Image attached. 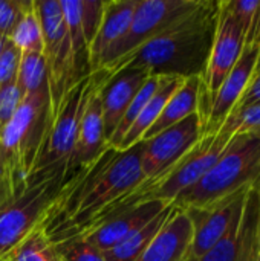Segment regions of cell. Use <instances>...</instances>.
<instances>
[{
  "label": "cell",
  "mask_w": 260,
  "mask_h": 261,
  "mask_svg": "<svg viewBox=\"0 0 260 261\" xmlns=\"http://www.w3.org/2000/svg\"><path fill=\"white\" fill-rule=\"evenodd\" d=\"M260 177V133L233 135L218 162L173 202L181 210L213 205L241 190L251 188Z\"/></svg>",
  "instance_id": "cell-4"
},
{
  "label": "cell",
  "mask_w": 260,
  "mask_h": 261,
  "mask_svg": "<svg viewBox=\"0 0 260 261\" xmlns=\"http://www.w3.org/2000/svg\"><path fill=\"white\" fill-rule=\"evenodd\" d=\"M172 203L162 200L144 202L129 211H124L123 214L110 219L109 222L100 225L98 228L80 237H86L92 246H95L101 252H106L113 246H116L130 234L136 232L138 229L150 223L156 216H159Z\"/></svg>",
  "instance_id": "cell-18"
},
{
  "label": "cell",
  "mask_w": 260,
  "mask_h": 261,
  "mask_svg": "<svg viewBox=\"0 0 260 261\" xmlns=\"http://www.w3.org/2000/svg\"><path fill=\"white\" fill-rule=\"evenodd\" d=\"M34 5L43 32V57L48 70L52 122L63 96L72 87L70 41L60 0H38Z\"/></svg>",
  "instance_id": "cell-7"
},
{
  "label": "cell",
  "mask_w": 260,
  "mask_h": 261,
  "mask_svg": "<svg viewBox=\"0 0 260 261\" xmlns=\"http://www.w3.org/2000/svg\"><path fill=\"white\" fill-rule=\"evenodd\" d=\"M9 40L21 52H37L43 54V32L38 14L35 11L34 0H26L25 12L12 31Z\"/></svg>",
  "instance_id": "cell-22"
},
{
  "label": "cell",
  "mask_w": 260,
  "mask_h": 261,
  "mask_svg": "<svg viewBox=\"0 0 260 261\" xmlns=\"http://www.w3.org/2000/svg\"><path fill=\"white\" fill-rule=\"evenodd\" d=\"M17 86L23 95L40 92L48 86V70H46V60L43 54L37 52H21L18 75H17Z\"/></svg>",
  "instance_id": "cell-24"
},
{
  "label": "cell",
  "mask_w": 260,
  "mask_h": 261,
  "mask_svg": "<svg viewBox=\"0 0 260 261\" xmlns=\"http://www.w3.org/2000/svg\"><path fill=\"white\" fill-rule=\"evenodd\" d=\"M225 5H227L228 11L231 12L233 18L238 21V24L244 29V32L247 35L253 24V20L257 14L260 0H225Z\"/></svg>",
  "instance_id": "cell-31"
},
{
  "label": "cell",
  "mask_w": 260,
  "mask_h": 261,
  "mask_svg": "<svg viewBox=\"0 0 260 261\" xmlns=\"http://www.w3.org/2000/svg\"><path fill=\"white\" fill-rule=\"evenodd\" d=\"M221 128L231 135L260 133V104L231 113Z\"/></svg>",
  "instance_id": "cell-27"
},
{
  "label": "cell",
  "mask_w": 260,
  "mask_h": 261,
  "mask_svg": "<svg viewBox=\"0 0 260 261\" xmlns=\"http://www.w3.org/2000/svg\"><path fill=\"white\" fill-rule=\"evenodd\" d=\"M0 261H9V260H6V258H3V260H0Z\"/></svg>",
  "instance_id": "cell-38"
},
{
  "label": "cell",
  "mask_w": 260,
  "mask_h": 261,
  "mask_svg": "<svg viewBox=\"0 0 260 261\" xmlns=\"http://www.w3.org/2000/svg\"><path fill=\"white\" fill-rule=\"evenodd\" d=\"M104 2L106 0H80L83 34L89 46L100 29L104 14Z\"/></svg>",
  "instance_id": "cell-28"
},
{
  "label": "cell",
  "mask_w": 260,
  "mask_h": 261,
  "mask_svg": "<svg viewBox=\"0 0 260 261\" xmlns=\"http://www.w3.org/2000/svg\"><path fill=\"white\" fill-rule=\"evenodd\" d=\"M175 205L172 203L169 208H166L159 216H156L150 223L138 229L136 232L130 234L126 237L123 242H120L116 246L112 249L103 252L104 260L106 261H135L143 252L144 249L150 245V242L155 239V236L159 232L166 220L169 219L170 213L173 211Z\"/></svg>",
  "instance_id": "cell-21"
},
{
  "label": "cell",
  "mask_w": 260,
  "mask_h": 261,
  "mask_svg": "<svg viewBox=\"0 0 260 261\" xmlns=\"http://www.w3.org/2000/svg\"><path fill=\"white\" fill-rule=\"evenodd\" d=\"M182 83H184V80L178 78V76H162L158 90L155 92L152 99L147 102L144 110L138 115V118L135 119V122L129 128V132L126 133V136L123 138V141L118 147V151L129 150L130 147H133L143 141L144 135L150 130V127L159 118V115L164 110L170 96L179 89V86Z\"/></svg>",
  "instance_id": "cell-20"
},
{
  "label": "cell",
  "mask_w": 260,
  "mask_h": 261,
  "mask_svg": "<svg viewBox=\"0 0 260 261\" xmlns=\"http://www.w3.org/2000/svg\"><path fill=\"white\" fill-rule=\"evenodd\" d=\"M218 2L201 5L146 41L126 64L143 66L150 76H201L205 72L216 29Z\"/></svg>",
  "instance_id": "cell-2"
},
{
  "label": "cell",
  "mask_w": 260,
  "mask_h": 261,
  "mask_svg": "<svg viewBox=\"0 0 260 261\" xmlns=\"http://www.w3.org/2000/svg\"><path fill=\"white\" fill-rule=\"evenodd\" d=\"M253 188H254V190L257 191V194H259V200H260V177L257 179V182H256V184L253 185Z\"/></svg>",
  "instance_id": "cell-36"
},
{
  "label": "cell",
  "mask_w": 260,
  "mask_h": 261,
  "mask_svg": "<svg viewBox=\"0 0 260 261\" xmlns=\"http://www.w3.org/2000/svg\"><path fill=\"white\" fill-rule=\"evenodd\" d=\"M138 0H106L100 29L89 46L92 73L98 72L110 52L127 35Z\"/></svg>",
  "instance_id": "cell-16"
},
{
  "label": "cell",
  "mask_w": 260,
  "mask_h": 261,
  "mask_svg": "<svg viewBox=\"0 0 260 261\" xmlns=\"http://www.w3.org/2000/svg\"><path fill=\"white\" fill-rule=\"evenodd\" d=\"M260 47L257 46H245L242 50V55L233 70L228 73V76L221 84L219 90L216 92L213 102L210 106L205 124H204V135L207 133H216L225 119L230 116L233 109L236 107L241 96L248 89L253 76L254 69L257 63Z\"/></svg>",
  "instance_id": "cell-15"
},
{
  "label": "cell",
  "mask_w": 260,
  "mask_h": 261,
  "mask_svg": "<svg viewBox=\"0 0 260 261\" xmlns=\"http://www.w3.org/2000/svg\"><path fill=\"white\" fill-rule=\"evenodd\" d=\"M95 78V86L89 96V102L83 113L78 136L72 154L67 159L64 171V185L69 184L84 167L97 161L104 150L109 147L104 138V122H103V107H101V84L106 81L101 72L92 73Z\"/></svg>",
  "instance_id": "cell-13"
},
{
  "label": "cell",
  "mask_w": 260,
  "mask_h": 261,
  "mask_svg": "<svg viewBox=\"0 0 260 261\" xmlns=\"http://www.w3.org/2000/svg\"><path fill=\"white\" fill-rule=\"evenodd\" d=\"M257 261H260V255H259V258H257Z\"/></svg>",
  "instance_id": "cell-39"
},
{
  "label": "cell",
  "mask_w": 260,
  "mask_h": 261,
  "mask_svg": "<svg viewBox=\"0 0 260 261\" xmlns=\"http://www.w3.org/2000/svg\"><path fill=\"white\" fill-rule=\"evenodd\" d=\"M193 225L188 214L175 206L169 219L135 261H188Z\"/></svg>",
  "instance_id": "cell-17"
},
{
  "label": "cell",
  "mask_w": 260,
  "mask_h": 261,
  "mask_svg": "<svg viewBox=\"0 0 260 261\" xmlns=\"http://www.w3.org/2000/svg\"><path fill=\"white\" fill-rule=\"evenodd\" d=\"M93 86L95 78L93 75H89L66 92L48 128L31 174L54 165L67 164V159L75 147L80 122Z\"/></svg>",
  "instance_id": "cell-8"
},
{
  "label": "cell",
  "mask_w": 260,
  "mask_h": 261,
  "mask_svg": "<svg viewBox=\"0 0 260 261\" xmlns=\"http://www.w3.org/2000/svg\"><path fill=\"white\" fill-rule=\"evenodd\" d=\"M141 153V142L124 151L107 147L66 184L40 225L49 240L57 245L84 236L112 203L138 187L144 180Z\"/></svg>",
  "instance_id": "cell-1"
},
{
  "label": "cell",
  "mask_w": 260,
  "mask_h": 261,
  "mask_svg": "<svg viewBox=\"0 0 260 261\" xmlns=\"http://www.w3.org/2000/svg\"><path fill=\"white\" fill-rule=\"evenodd\" d=\"M245 37L247 35L244 29L238 24V21L233 18L231 12L228 11L225 0L218 2L213 44L208 55L205 72L201 78L202 84H201L198 115L201 118L202 130L216 92L219 90L221 84L233 70V67L236 66V63L242 55V50L245 47Z\"/></svg>",
  "instance_id": "cell-9"
},
{
  "label": "cell",
  "mask_w": 260,
  "mask_h": 261,
  "mask_svg": "<svg viewBox=\"0 0 260 261\" xmlns=\"http://www.w3.org/2000/svg\"><path fill=\"white\" fill-rule=\"evenodd\" d=\"M21 99H23V95L17 83L8 84L3 89H0V132L12 119Z\"/></svg>",
  "instance_id": "cell-32"
},
{
  "label": "cell",
  "mask_w": 260,
  "mask_h": 261,
  "mask_svg": "<svg viewBox=\"0 0 260 261\" xmlns=\"http://www.w3.org/2000/svg\"><path fill=\"white\" fill-rule=\"evenodd\" d=\"M66 165H54L29 176L26 190L0 210V260L37 226L64 188Z\"/></svg>",
  "instance_id": "cell-5"
},
{
  "label": "cell",
  "mask_w": 260,
  "mask_h": 261,
  "mask_svg": "<svg viewBox=\"0 0 260 261\" xmlns=\"http://www.w3.org/2000/svg\"><path fill=\"white\" fill-rule=\"evenodd\" d=\"M49 125L51 96L46 87L26 95L12 119L0 132V170L12 200L28 187Z\"/></svg>",
  "instance_id": "cell-3"
},
{
  "label": "cell",
  "mask_w": 260,
  "mask_h": 261,
  "mask_svg": "<svg viewBox=\"0 0 260 261\" xmlns=\"http://www.w3.org/2000/svg\"><path fill=\"white\" fill-rule=\"evenodd\" d=\"M245 46H257V47H260V6L254 20H253V24H251V28H250V31L247 34Z\"/></svg>",
  "instance_id": "cell-34"
},
{
  "label": "cell",
  "mask_w": 260,
  "mask_h": 261,
  "mask_svg": "<svg viewBox=\"0 0 260 261\" xmlns=\"http://www.w3.org/2000/svg\"><path fill=\"white\" fill-rule=\"evenodd\" d=\"M251 188L241 190L204 208L184 210L188 214L192 225H193V242H192L188 261L201 258L242 217L247 196Z\"/></svg>",
  "instance_id": "cell-11"
},
{
  "label": "cell",
  "mask_w": 260,
  "mask_h": 261,
  "mask_svg": "<svg viewBox=\"0 0 260 261\" xmlns=\"http://www.w3.org/2000/svg\"><path fill=\"white\" fill-rule=\"evenodd\" d=\"M61 261H106L101 251L89 243L86 237H74L55 245Z\"/></svg>",
  "instance_id": "cell-26"
},
{
  "label": "cell",
  "mask_w": 260,
  "mask_h": 261,
  "mask_svg": "<svg viewBox=\"0 0 260 261\" xmlns=\"http://www.w3.org/2000/svg\"><path fill=\"white\" fill-rule=\"evenodd\" d=\"M3 43H5V37L0 35V52H2V47H3Z\"/></svg>",
  "instance_id": "cell-37"
},
{
  "label": "cell",
  "mask_w": 260,
  "mask_h": 261,
  "mask_svg": "<svg viewBox=\"0 0 260 261\" xmlns=\"http://www.w3.org/2000/svg\"><path fill=\"white\" fill-rule=\"evenodd\" d=\"M26 0H0V35L9 38L25 12Z\"/></svg>",
  "instance_id": "cell-30"
},
{
  "label": "cell",
  "mask_w": 260,
  "mask_h": 261,
  "mask_svg": "<svg viewBox=\"0 0 260 261\" xmlns=\"http://www.w3.org/2000/svg\"><path fill=\"white\" fill-rule=\"evenodd\" d=\"M260 255V200L248 191L242 217L201 258L195 261H257Z\"/></svg>",
  "instance_id": "cell-12"
},
{
  "label": "cell",
  "mask_w": 260,
  "mask_h": 261,
  "mask_svg": "<svg viewBox=\"0 0 260 261\" xmlns=\"http://www.w3.org/2000/svg\"><path fill=\"white\" fill-rule=\"evenodd\" d=\"M202 136L204 130L196 112L156 136L141 141V171L144 180L155 179L169 171L201 141Z\"/></svg>",
  "instance_id": "cell-10"
},
{
  "label": "cell",
  "mask_w": 260,
  "mask_h": 261,
  "mask_svg": "<svg viewBox=\"0 0 260 261\" xmlns=\"http://www.w3.org/2000/svg\"><path fill=\"white\" fill-rule=\"evenodd\" d=\"M202 0H138L127 35L110 52L98 70L104 80L123 69L129 58L150 38L162 32L176 20L195 11Z\"/></svg>",
  "instance_id": "cell-6"
},
{
  "label": "cell",
  "mask_w": 260,
  "mask_h": 261,
  "mask_svg": "<svg viewBox=\"0 0 260 261\" xmlns=\"http://www.w3.org/2000/svg\"><path fill=\"white\" fill-rule=\"evenodd\" d=\"M20 58L21 50L9 38H5L0 52V89H3L8 84L17 83Z\"/></svg>",
  "instance_id": "cell-29"
},
{
  "label": "cell",
  "mask_w": 260,
  "mask_h": 261,
  "mask_svg": "<svg viewBox=\"0 0 260 261\" xmlns=\"http://www.w3.org/2000/svg\"><path fill=\"white\" fill-rule=\"evenodd\" d=\"M9 261H61L55 245L44 234L41 226H37L28 234L6 257Z\"/></svg>",
  "instance_id": "cell-23"
},
{
  "label": "cell",
  "mask_w": 260,
  "mask_h": 261,
  "mask_svg": "<svg viewBox=\"0 0 260 261\" xmlns=\"http://www.w3.org/2000/svg\"><path fill=\"white\" fill-rule=\"evenodd\" d=\"M149 76L150 73L143 66L129 63L101 84L100 93L106 142L115 133L127 107Z\"/></svg>",
  "instance_id": "cell-14"
},
{
  "label": "cell",
  "mask_w": 260,
  "mask_h": 261,
  "mask_svg": "<svg viewBox=\"0 0 260 261\" xmlns=\"http://www.w3.org/2000/svg\"><path fill=\"white\" fill-rule=\"evenodd\" d=\"M256 104H260V75H254L253 76L248 89L241 96V99L238 101V104H236V107L233 109L231 113L241 112V110H244L247 107H251V106H256Z\"/></svg>",
  "instance_id": "cell-33"
},
{
  "label": "cell",
  "mask_w": 260,
  "mask_h": 261,
  "mask_svg": "<svg viewBox=\"0 0 260 261\" xmlns=\"http://www.w3.org/2000/svg\"><path fill=\"white\" fill-rule=\"evenodd\" d=\"M201 76H192L184 80L179 89L170 96L164 110L161 112L156 122L150 127V130L144 135L143 141L156 136L166 128L184 121L190 115L196 113L199 109V95H201Z\"/></svg>",
  "instance_id": "cell-19"
},
{
  "label": "cell",
  "mask_w": 260,
  "mask_h": 261,
  "mask_svg": "<svg viewBox=\"0 0 260 261\" xmlns=\"http://www.w3.org/2000/svg\"><path fill=\"white\" fill-rule=\"evenodd\" d=\"M254 75H260V52L257 57V63H256V69H254Z\"/></svg>",
  "instance_id": "cell-35"
},
{
  "label": "cell",
  "mask_w": 260,
  "mask_h": 261,
  "mask_svg": "<svg viewBox=\"0 0 260 261\" xmlns=\"http://www.w3.org/2000/svg\"><path fill=\"white\" fill-rule=\"evenodd\" d=\"M162 76H149L147 81L143 84V87L138 90V93L135 95V98L132 99L130 106L127 107L123 119L120 121L115 133L112 135V138L109 139L107 145L113 150H118L123 138L126 136V133L129 132V128L132 127V124L135 122V119L138 118V115L144 110V107L147 106V102L152 99V96L155 95V92L158 90L159 84H161Z\"/></svg>",
  "instance_id": "cell-25"
}]
</instances>
